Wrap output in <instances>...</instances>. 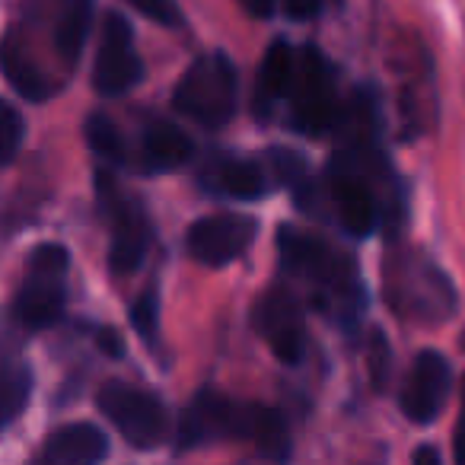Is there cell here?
<instances>
[{
	"instance_id": "cell-13",
	"label": "cell",
	"mask_w": 465,
	"mask_h": 465,
	"mask_svg": "<svg viewBox=\"0 0 465 465\" xmlns=\"http://www.w3.org/2000/svg\"><path fill=\"white\" fill-rule=\"evenodd\" d=\"M109 456V437L90 420L64 424L48 433L45 446L39 452V462L48 465H93Z\"/></svg>"
},
{
	"instance_id": "cell-26",
	"label": "cell",
	"mask_w": 465,
	"mask_h": 465,
	"mask_svg": "<svg viewBox=\"0 0 465 465\" xmlns=\"http://www.w3.org/2000/svg\"><path fill=\"white\" fill-rule=\"evenodd\" d=\"M322 7V0H284V10L293 20H312Z\"/></svg>"
},
{
	"instance_id": "cell-29",
	"label": "cell",
	"mask_w": 465,
	"mask_h": 465,
	"mask_svg": "<svg viewBox=\"0 0 465 465\" xmlns=\"http://www.w3.org/2000/svg\"><path fill=\"white\" fill-rule=\"evenodd\" d=\"M414 462H440V452L433 450V446H418V450L411 452Z\"/></svg>"
},
{
	"instance_id": "cell-8",
	"label": "cell",
	"mask_w": 465,
	"mask_h": 465,
	"mask_svg": "<svg viewBox=\"0 0 465 465\" xmlns=\"http://www.w3.org/2000/svg\"><path fill=\"white\" fill-rule=\"evenodd\" d=\"M389 300H392L395 310H401V316L427 319L430 322L433 312L440 319H446L456 306V293L452 284L443 278L437 265H414L408 259L392 262L389 265Z\"/></svg>"
},
{
	"instance_id": "cell-17",
	"label": "cell",
	"mask_w": 465,
	"mask_h": 465,
	"mask_svg": "<svg viewBox=\"0 0 465 465\" xmlns=\"http://www.w3.org/2000/svg\"><path fill=\"white\" fill-rule=\"evenodd\" d=\"M4 77L14 84V90L29 103H45L52 96V80L45 77L39 64L33 61V54L26 52V42H20L16 29L7 33L4 42Z\"/></svg>"
},
{
	"instance_id": "cell-24",
	"label": "cell",
	"mask_w": 465,
	"mask_h": 465,
	"mask_svg": "<svg viewBox=\"0 0 465 465\" xmlns=\"http://www.w3.org/2000/svg\"><path fill=\"white\" fill-rule=\"evenodd\" d=\"M389 363H392V354H389V341L382 331H373L370 335V376H373V386L386 389L389 382Z\"/></svg>"
},
{
	"instance_id": "cell-20",
	"label": "cell",
	"mask_w": 465,
	"mask_h": 465,
	"mask_svg": "<svg viewBox=\"0 0 465 465\" xmlns=\"http://www.w3.org/2000/svg\"><path fill=\"white\" fill-rule=\"evenodd\" d=\"M29 389H33L29 367L26 363H10L4 380H0V418H4V424H10L23 411V405L29 401Z\"/></svg>"
},
{
	"instance_id": "cell-12",
	"label": "cell",
	"mask_w": 465,
	"mask_h": 465,
	"mask_svg": "<svg viewBox=\"0 0 465 465\" xmlns=\"http://www.w3.org/2000/svg\"><path fill=\"white\" fill-rule=\"evenodd\" d=\"M452 392V367L440 351H420L401 386V414L414 424H433Z\"/></svg>"
},
{
	"instance_id": "cell-27",
	"label": "cell",
	"mask_w": 465,
	"mask_h": 465,
	"mask_svg": "<svg viewBox=\"0 0 465 465\" xmlns=\"http://www.w3.org/2000/svg\"><path fill=\"white\" fill-rule=\"evenodd\" d=\"M240 4L252 16H259V20H268V16L274 14V4H278V0H240Z\"/></svg>"
},
{
	"instance_id": "cell-19",
	"label": "cell",
	"mask_w": 465,
	"mask_h": 465,
	"mask_svg": "<svg viewBox=\"0 0 465 465\" xmlns=\"http://www.w3.org/2000/svg\"><path fill=\"white\" fill-rule=\"evenodd\" d=\"M84 134L90 150L99 156V160L112 163V166H124L128 163V143H124V134L109 115L103 112H93L84 122Z\"/></svg>"
},
{
	"instance_id": "cell-6",
	"label": "cell",
	"mask_w": 465,
	"mask_h": 465,
	"mask_svg": "<svg viewBox=\"0 0 465 465\" xmlns=\"http://www.w3.org/2000/svg\"><path fill=\"white\" fill-rule=\"evenodd\" d=\"M291 122L303 134H325V131L338 128L344 115V105L338 103L335 77H331L329 61L322 52L312 45L297 52V71H293L291 84Z\"/></svg>"
},
{
	"instance_id": "cell-10",
	"label": "cell",
	"mask_w": 465,
	"mask_h": 465,
	"mask_svg": "<svg viewBox=\"0 0 465 465\" xmlns=\"http://www.w3.org/2000/svg\"><path fill=\"white\" fill-rule=\"evenodd\" d=\"M255 329L265 338L272 354L287 367H297L306 354V322L303 306L287 287L274 284L255 303Z\"/></svg>"
},
{
	"instance_id": "cell-22",
	"label": "cell",
	"mask_w": 465,
	"mask_h": 465,
	"mask_svg": "<svg viewBox=\"0 0 465 465\" xmlns=\"http://www.w3.org/2000/svg\"><path fill=\"white\" fill-rule=\"evenodd\" d=\"M23 141H26V122H23L20 109L0 105V163L4 166H10L16 160Z\"/></svg>"
},
{
	"instance_id": "cell-25",
	"label": "cell",
	"mask_w": 465,
	"mask_h": 465,
	"mask_svg": "<svg viewBox=\"0 0 465 465\" xmlns=\"http://www.w3.org/2000/svg\"><path fill=\"white\" fill-rule=\"evenodd\" d=\"M96 344H99V351H103V354L115 357V361H118V357H124V344H122V338H118L115 329H99Z\"/></svg>"
},
{
	"instance_id": "cell-1",
	"label": "cell",
	"mask_w": 465,
	"mask_h": 465,
	"mask_svg": "<svg viewBox=\"0 0 465 465\" xmlns=\"http://www.w3.org/2000/svg\"><path fill=\"white\" fill-rule=\"evenodd\" d=\"M278 255L281 268L310 291V300L319 312L338 319L344 329H354L367 297L351 255L293 223H284L278 230Z\"/></svg>"
},
{
	"instance_id": "cell-4",
	"label": "cell",
	"mask_w": 465,
	"mask_h": 465,
	"mask_svg": "<svg viewBox=\"0 0 465 465\" xmlns=\"http://www.w3.org/2000/svg\"><path fill=\"white\" fill-rule=\"evenodd\" d=\"M71 252L58 242H42L29 252L23 287L16 293V316L29 331L52 329L64 312Z\"/></svg>"
},
{
	"instance_id": "cell-23",
	"label": "cell",
	"mask_w": 465,
	"mask_h": 465,
	"mask_svg": "<svg viewBox=\"0 0 465 465\" xmlns=\"http://www.w3.org/2000/svg\"><path fill=\"white\" fill-rule=\"evenodd\" d=\"M128 7H134L141 16L153 20L156 26H166V29H175L182 26V10L175 0H124Z\"/></svg>"
},
{
	"instance_id": "cell-14",
	"label": "cell",
	"mask_w": 465,
	"mask_h": 465,
	"mask_svg": "<svg viewBox=\"0 0 465 465\" xmlns=\"http://www.w3.org/2000/svg\"><path fill=\"white\" fill-rule=\"evenodd\" d=\"M194 153V143L179 124L166 122V118H153L147 128L141 131V153H137V166L141 173H173V169L185 166Z\"/></svg>"
},
{
	"instance_id": "cell-18",
	"label": "cell",
	"mask_w": 465,
	"mask_h": 465,
	"mask_svg": "<svg viewBox=\"0 0 465 465\" xmlns=\"http://www.w3.org/2000/svg\"><path fill=\"white\" fill-rule=\"evenodd\" d=\"M293 71H297V52H293L287 42H274V45L268 48L265 61H262V71H259V96H255V105H259L262 118L272 112L274 103L291 96Z\"/></svg>"
},
{
	"instance_id": "cell-9",
	"label": "cell",
	"mask_w": 465,
	"mask_h": 465,
	"mask_svg": "<svg viewBox=\"0 0 465 465\" xmlns=\"http://www.w3.org/2000/svg\"><path fill=\"white\" fill-rule=\"evenodd\" d=\"M259 220L249 213H213L188 226L185 249L198 265L226 268L252 246Z\"/></svg>"
},
{
	"instance_id": "cell-2",
	"label": "cell",
	"mask_w": 465,
	"mask_h": 465,
	"mask_svg": "<svg viewBox=\"0 0 465 465\" xmlns=\"http://www.w3.org/2000/svg\"><path fill=\"white\" fill-rule=\"evenodd\" d=\"M213 440L252 443L265 459L291 456V430L281 411L259 401L226 399L213 389H201L179 420V450H194Z\"/></svg>"
},
{
	"instance_id": "cell-16",
	"label": "cell",
	"mask_w": 465,
	"mask_h": 465,
	"mask_svg": "<svg viewBox=\"0 0 465 465\" xmlns=\"http://www.w3.org/2000/svg\"><path fill=\"white\" fill-rule=\"evenodd\" d=\"M201 182L213 194L236 201H255L268 194L265 166L255 160H246V156H217V160H211L207 173H201Z\"/></svg>"
},
{
	"instance_id": "cell-7",
	"label": "cell",
	"mask_w": 465,
	"mask_h": 465,
	"mask_svg": "<svg viewBox=\"0 0 465 465\" xmlns=\"http://www.w3.org/2000/svg\"><path fill=\"white\" fill-rule=\"evenodd\" d=\"M99 411L134 450H156L169 433V411L156 395L122 380H109L96 395Z\"/></svg>"
},
{
	"instance_id": "cell-3",
	"label": "cell",
	"mask_w": 465,
	"mask_h": 465,
	"mask_svg": "<svg viewBox=\"0 0 465 465\" xmlns=\"http://www.w3.org/2000/svg\"><path fill=\"white\" fill-rule=\"evenodd\" d=\"M240 99V74L226 52H207L188 64L173 93V105L207 131L232 122Z\"/></svg>"
},
{
	"instance_id": "cell-28",
	"label": "cell",
	"mask_w": 465,
	"mask_h": 465,
	"mask_svg": "<svg viewBox=\"0 0 465 465\" xmlns=\"http://www.w3.org/2000/svg\"><path fill=\"white\" fill-rule=\"evenodd\" d=\"M456 459L465 462V380H462V414H459V427H456Z\"/></svg>"
},
{
	"instance_id": "cell-11",
	"label": "cell",
	"mask_w": 465,
	"mask_h": 465,
	"mask_svg": "<svg viewBox=\"0 0 465 465\" xmlns=\"http://www.w3.org/2000/svg\"><path fill=\"white\" fill-rule=\"evenodd\" d=\"M143 80V61L137 54L134 33L128 20L112 10L103 20V42H99L96 67H93V86L103 96H124Z\"/></svg>"
},
{
	"instance_id": "cell-5",
	"label": "cell",
	"mask_w": 465,
	"mask_h": 465,
	"mask_svg": "<svg viewBox=\"0 0 465 465\" xmlns=\"http://www.w3.org/2000/svg\"><path fill=\"white\" fill-rule=\"evenodd\" d=\"M96 204L103 220L109 223V268L112 274H134L143 265L150 252V220L143 213V207L137 204L131 194H124L115 185L109 173H96Z\"/></svg>"
},
{
	"instance_id": "cell-21",
	"label": "cell",
	"mask_w": 465,
	"mask_h": 465,
	"mask_svg": "<svg viewBox=\"0 0 465 465\" xmlns=\"http://www.w3.org/2000/svg\"><path fill=\"white\" fill-rule=\"evenodd\" d=\"M128 312H131V325L143 338V344L153 348L156 338H160V293H156V287H147V291L137 293Z\"/></svg>"
},
{
	"instance_id": "cell-15",
	"label": "cell",
	"mask_w": 465,
	"mask_h": 465,
	"mask_svg": "<svg viewBox=\"0 0 465 465\" xmlns=\"http://www.w3.org/2000/svg\"><path fill=\"white\" fill-rule=\"evenodd\" d=\"M48 4H52V10L45 14V20L52 29V45L58 58L67 67H74L86 45V35H90L96 0H48Z\"/></svg>"
}]
</instances>
